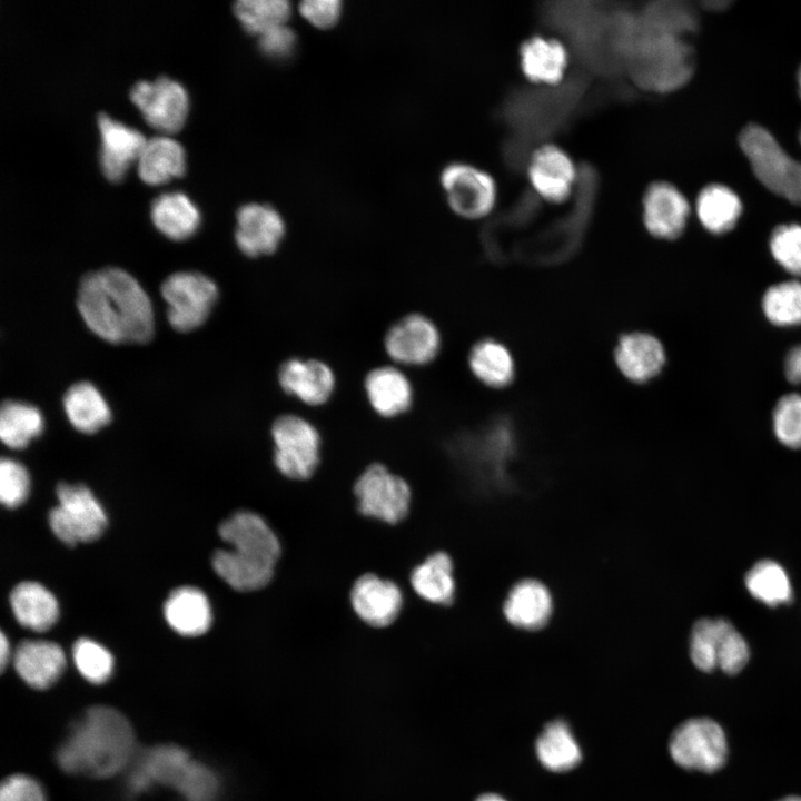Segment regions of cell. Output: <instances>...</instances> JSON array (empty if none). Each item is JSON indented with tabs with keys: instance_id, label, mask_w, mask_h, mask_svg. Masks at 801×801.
Returning a JSON list of instances; mask_svg holds the SVG:
<instances>
[{
	"instance_id": "6da1fadb",
	"label": "cell",
	"mask_w": 801,
	"mask_h": 801,
	"mask_svg": "<svg viewBox=\"0 0 801 801\" xmlns=\"http://www.w3.org/2000/svg\"><path fill=\"white\" fill-rule=\"evenodd\" d=\"M77 307L87 327L111 344H144L155 328L151 301L138 280L118 267L86 274Z\"/></svg>"
},
{
	"instance_id": "7a4b0ae2",
	"label": "cell",
	"mask_w": 801,
	"mask_h": 801,
	"mask_svg": "<svg viewBox=\"0 0 801 801\" xmlns=\"http://www.w3.org/2000/svg\"><path fill=\"white\" fill-rule=\"evenodd\" d=\"M135 748L134 730L125 715L98 705L72 725L58 749L57 761L70 774L109 778L131 762Z\"/></svg>"
},
{
	"instance_id": "3957f363",
	"label": "cell",
	"mask_w": 801,
	"mask_h": 801,
	"mask_svg": "<svg viewBox=\"0 0 801 801\" xmlns=\"http://www.w3.org/2000/svg\"><path fill=\"white\" fill-rule=\"evenodd\" d=\"M688 39L640 21L630 48L634 80L656 92L684 86L695 65L694 50Z\"/></svg>"
},
{
	"instance_id": "277c9868",
	"label": "cell",
	"mask_w": 801,
	"mask_h": 801,
	"mask_svg": "<svg viewBox=\"0 0 801 801\" xmlns=\"http://www.w3.org/2000/svg\"><path fill=\"white\" fill-rule=\"evenodd\" d=\"M801 142V129L799 132ZM740 147L756 178L772 192L801 205V159L781 148L775 138L759 125H749L740 134Z\"/></svg>"
},
{
	"instance_id": "5b68a950",
	"label": "cell",
	"mask_w": 801,
	"mask_h": 801,
	"mask_svg": "<svg viewBox=\"0 0 801 801\" xmlns=\"http://www.w3.org/2000/svg\"><path fill=\"white\" fill-rule=\"evenodd\" d=\"M274 464L285 477H312L320 463L322 435L317 426L297 413L277 415L270 425Z\"/></svg>"
},
{
	"instance_id": "8992f818",
	"label": "cell",
	"mask_w": 801,
	"mask_h": 801,
	"mask_svg": "<svg viewBox=\"0 0 801 801\" xmlns=\"http://www.w3.org/2000/svg\"><path fill=\"white\" fill-rule=\"evenodd\" d=\"M58 505L49 513L53 534L72 546L97 540L107 526V516L91 491L81 484L60 483Z\"/></svg>"
},
{
	"instance_id": "52a82bcc",
	"label": "cell",
	"mask_w": 801,
	"mask_h": 801,
	"mask_svg": "<svg viewBox=\"0 0 801 801\" xmlns=\"http://www.w3.org/2000/svg\"><path fill=\"white\" fill-rule=\"evenodd\" d=\"M167 319L177 330L187 333L201 326L219 297L216 283L198 271H177L161 284Z\"/></svg>"
},
{
	"instance_id": "ba28073f",
	"label": "cell",
	"mask_w": 801,
	"mask_h": 801,
	"mask_svg": "<svg viewBox=\"0 0 801 801\" xmlns=\"http://www.w3.org/2000/svg\"><path fill=\"white\" fill-rule=\"evenodd\" d=\"M443 346L441 330L427 315L407 313L394 320L383 336V349L399 367H423L433 363Z\"/></svg>"
},
{
	"instance_id": "9c48e42d",
	"label": "cell",
	"mask_w": 801,
	"mask_h": 801,
	"mask_svg": "<svg viewBox=\"0 0 801 801\" xmlns=\"http://www.w3.org/2000/svg\"><path fill=\"white\" fill-rule=\"evenodd\" d=\"M669 750L672 759L680 767L711 773L725 763L726 736L714 720L693 718L684 721L673 731Z\"/></svg>"
},
{
	"instance_id": "30bf717a",
	"label": "cell",
	"mask_w": 801,
	"mask_h": 801,
	"mask_svg": "<svg viewBox=\"0 0 801 801\" xmlns=\"http://www.w3.org/2000/svg\"><path fill=\"white\" fill-rule=\"evenodd\" d=\"M354 493L358 501V511L365 516L396 524L408 514V484L380 463L366 467L356 479Z\"/></svg>"
},
{
	"instance_id": "8fae6325",
	"label": "cell",
	"mask_w": 801,
	"mask_h": 801,
	"mask_svg": "<svg viewBox=\"0 0 801 801\" xmlns=\"http://www.w3.org/2000/svg\"><path fill=\"white\" fill-rule=\"evenodd\" d=\"M439 180L449 208L462 218H483L496 204L495 179L478 167L452 162L444 167Z\"/></svg>"
},
{
	"instance_id": "7c38bea8",
	"label": "cell",
	"mask_w": 801,
	"mask_h": 801,
	"mask_svg": "<svg viewBox=\"0 0 801 801\" xmlns=\"http://www.w3.org/2000/svg\"><path fill=\"white\" fill-rule=\"evenodd\" d=\"M129 97L145 121L165 134L178 131L188 113V95L184 86L165 76L134 85Z\"/></svg>"
},
{
	"instance_id": "4fadbf2b",
	"label": "cell",
	"mask_w": 801,
	"mask_h": 801,
	"mask_svg": "<svg viewBox=\"0 0 801 801\" xmlns=\"http://www.w3.org/2000/svg\"><path fill=\"white\" fill-rule=\"evenodd\" d=\"M276 380L284 394L309 407L326 405L337 388L334 368L316 357L285 358L277 367Z\"/></svg>"
},
{
	"instance_id": "5bb4252c",
	"label": "cell",
	"mask_w": 801,
	"mask_h": 801,
	"mask_svg": "<svg viewBox=\"0 0 801 801\" xmlns=\"http://www.w3.org/2000/svg\"><path fill=\"white\" fill-rule=\"evenodd\" d=\"M218 533L239 557L276 566L281 552L280 543L260 515L249 511L237 512L219 525Z\"/></svg>"
},
{
	"instance_id": "9a60e30c",
	"label": "cell",
	"mask_w": 801,
	"mask_h": 801,
	"mask_svg": "<svg viewBox=\"0 0 801 801\" xmlns=\"http://www.w3.org/2000/svg\"><path fill=\"white\" fill-rule=\"evenodd\" d=\"M286 231L284 217L271 205L249 202L236 212L235 243L246 257L260 258L275 254Z\"/></svg>"
},
{
	"instance_id": "2e32d148",
	"label": "cell",
	"mask_w": 801,
	"mask_h": 801,
	"mask_svg": "<svg viewBox=\"0 0 801 801\" xmlns=\"http://www.w3.org/2000/svg\"><path fill=\"white\" fill-rule=\"evenodd\" d=\"M365 398L380 418L407 414L415 402V388L403 367L393 363L370 368L363 380Z\"/></svg>"
},
{
	"instance_id": "e0dca14e",
	"label": "cell",
	"mask_w": 801,
	"mask_h": 801,
	"mask_svg": "<svg viewBox=\"0 0 801 801\" xmlns=\"http://www.w3.org/2000/svg\"><path fill=\"white\" fill-rule=\"evenodd\" d=\"M528 180L544 200L565 202L576 180V167L570 155L552 144L537 147L527 164Z\"/></svg>"
},
{
	"instance_id": "ac0fdd59",
	"label": "cell",
	"mask_w": 801,
	"mask_h": 801,
	"mask_svg": "<svg viewBox=\"0 0 801 801\" xmlns=\"http://www.w3.org/2000/svg\"><path fill=\"white\" fill-rule=\"evenodd\" d=\"M646 230L656 238L675 239L684 230L690 206L683 194L666 181L652 182L642 199Z\"/></svg>"
},
{
	"instance_id": "d6986e66",
	"label": "cell",
	"mask_w": 801,
	"mask_h": 801,
	"mask_svg": "<svg viewBox=\"0 0 801 801\" xmlns=\"http://www.w3.org/2000/svg\"><path fill=\"white\" fill-rule=\"evenodd\" d=\"M100 132L99 164L103 176L120 181L132 161L138 160L147 141L144 135L107 113L97 117Z\"/></svg>"
},
{
	"instance_id": "ffe728a7",
	"label": "cell",
	"mask_w": 801,
	"mask_h": 801,
	"mask_svg": "<svg viewBox=\"0 0 801 801\" xmlns=\"http://www.w3.org/2000/svg\"><path fill=\"white\" fill-rule=\"evenodd\" d=\"M350 604L363 622L373 627H385L397 619L403 595L394 582L375 574H364L352 587Z\"/></svg>"
},
{
	"instance_id": "44dd1931",
	"label": "cell",
	"mask_w": 801,
	"mask_h": 801,
	"mask_svg": "<svg viewBox=\"0 0 801 801\" xmlns=\"http://www.w3.org/2000/svg\"><path fill=\"white\" fill-rule=\"evenodd\" d=\"M191 759L175 745H160L145 751L132 768L128 785L132 793L147 791L154 784L177 788Z\"/></svg>"
},
{
	"instance_id": "7402d4cb",
	"label": "cell",
	"mask_w": 801,
	"mask_h": 801,
	"mask_svg": "<svg viewBox=\"0 0 801 801\" xmlns=\"http://www.w3.org/2000/svg\"><path fill=\"white\" fill-rule=\"evenodd\" d=\"M12 659L19 676L37 690L53 685L66 668L63 650L57 643L47 640L22 641Z\"/></svg>"
},
{
	"instance_id": "603a6c76",
	"label": "cell",
	"mask_w": 801,
	"mask_h": 801,
	"mask_svg": "<svg viewBox=\"0 0 801 801\" xmlns=\"http://www.w3.org/2000/svg\"><path fill=\"white\" fill-rule=\"evenodd\" d=\"M620 372L631 382L643 384L657 376L665 364L661 342L647 333L634 332L623 335L614 349Z\"/></svg>"
},
{
	"instance_id": "cb8c5ba5",
	"label": "cell",
	"mask_w": 801,
	"mask_h": 801,
	"mask_svg": "<svg viewBox=\"0 0 801 801\" xmlns=\"http://www.w3.org/2000/svg\"><path fill=\"white\" fill-rule=\"evenodd\" d=\"M524 77L537 85L554 86L562 81L568 66V52L557 39L532 36L518 50Z\"/></svg>"
},
{
	"instance_id": "d4e9b609",
	"label": "cell",
	"mask_w": 801,
	"mask_h": 801,
	"mask_svg": "<svg viewBox=\"0 0 801 801\" xmlns=\"http://www.w3.org/2000/svg\"><path fill=\"white\" fill-rule=\"evenodd\" d=\"M169 626L185 636H198L208 631L212 615L206 594L194 586L174 590L164 605Z\"/></svg>"
},
{
	"instance_id": "484cf974",
	"label": "cell",
	"mask_w": 801,
	"mask_h": 801,
	"mask_svg": "<svg viewBox=\"0 0 801 801\" xmlns=\"http://www.w3.org/2000/svg\"><path fill=\"white\" fill-rule=\"evenodd\" d=\"M150 217L155 227L167 238L185 240L200 225V212L190 198L180 191L160 194L152 200Z\"/></svg>"
},
{
	"instance_id": "4316f807",
	"label": "cell",
	"mask_w": 801,
	"mask_h": 801,
	"mask_svg": "<svg viewBox=\"0 0 801 801\" xmlns=\"http://www.w3.org/2000/svg\"><path fill=\"white\" fill-rule=\"evenodd\" d=\"M551 613V594L535 580H523L514 585L504 604V614L508 622L525 630L542 627Z\"/></svg>"
},
{
	"instance_id": "83f0119b",
	"label": "cell",
	"mask_w": 801,
	"mask_h": 801,
	"mask_svg": "<svg viewBox=\"0 0 801 801\" xmlns=\"http://www.w3.org/2000/svg\"><path fill=\"white\" fill-rule=\"evenodd\" d=\"M10 604L16 620L32 631L49 630L59 616L55 595L37 582L26 581L16 585L10 594Z\"/></svg>"
},
{
	"instance_id": "f1b7e54d",
	"label": "cell",
	"mask_w": 801,
	"mask_h": 801,
	"mask_svg": "<svg viewBox=\"0 0 801 801\" xmlns=\"http://www.w3.org/2000/svg\"><path fill=\"white\" fill-rule=\"evenodd\" d=\"M186 154L182 146L166 136L148 139L137 160L139 178L148 185H160L184 175Z\"/></svg>"
},
{
	"instance_id": "f546056e",
	"label": "cell",
	"mask_w": 801,
	"mask_h": 801,
	"mask_svg": "<svg viewBox=\"0 0 801 801\" xmlns=\"http://www.w3.org/2000/svg\"><path fill=\"white\" fill-rule=\"evenodd\" d=\"M62 403L68 421L81 433H96L111 419L108 403L90 382L72 384L66 390Z\"/></svg>"
},
{
	"instance_id": "4dcf8cb0",
	"label": "cell",
	"mask_w": 801,
	"mask_h": 801,
	"mask_svg": "<svg viewBox=\"0 0 801 801\" xmlns=\"http://www.w3.org/2000/svg\"><path fill=\"white\" fill-rule=\"evenodd\" d=\"M467 364L472 374L492 388H504L515 378L513 355L505 345L493 338L475 343L468 353Z\"/></svg>"
},
{
	"instance_id": "1f68e13d",
	"label": "cell",
	"mask_w": 801,
	"mask_h": 801,
	"mask_svg": "<svg viewBox=\"0 0 801 801\" xmlns=\"http://www.w3.org/2000/svg\"><path fill=\"white\" fill-rule=\"evenodd\" d=\"M411 584L422 599L434 604H451L455 594L451 557L444 552L429 555L412 571Z\"/></svg>"
},
{
	"instance_id": "d6a6232c",
	"label": "cell",
	"mask_w": 801,
	"mask_h": 801,
	"mask_svg": "<svg viewBox=\"0 0 801 801\" xmlns=\"http://www.w3.org/2000/svg\"><path fill=\"white\" fill-rule=\"evenodd\" d=\"M742 204L738 195L723 185L712 184L703 188L696 200L701 224L713 234L730 231L738 222Z\"/></svg>"
},
{
	"instance_id": "836d02e7",
	"label": "cell",
	"mask_w": 801,
	"mask_h": 801,
	"mask_svg": "<svg viewBox=\"0 0 801 801\" xmlns=\"http://www.w3.org/2000/svg\"><path fill=\"white\" fill-rule=\"evenodd\" d=\"M43 416L33 405L6 400L0 409V438L10 448L20 449L40 436Z\"/></svg>"
},
{
	"instance_id": "e575fe53",
	"label": "cell",
	"mask_w": 801,
	"mask_h": 801,
	"mask_svg": "<svg viewBox=\"0 0 801 801\" xmlns=\"http://www.w3.org/2000/svg\"><path fill=\"white\" fill-rule=\"evenodd\" d=\"M536 753L542 764L555 772L571 770L582 758L578 744L562 720L545 726L536 741Z\"/></svg>"
},
{
	"instance_id": "d590c367",
	"label": "cell",
	"mask_w": 801,
	"mask_h": 801,
	"mask_svg": "<svg viewBox=\"0 0 801 801\" xmlns=\"http://www.w3.org/2000/svg\"><path fill=\"white\" fill-rule=\"evenodd\" d=\"M745 586L760 602L777 606L792 600V587L784 568L774 561L755 563L745 575Z\"/></svg>"
},
{
	"instance_id": "8d00e7d4",
	"label": "cell",
	"mask_w": 801,
	"mask_h": 801,
	"mask_svg": "<svg viewBox=\"0 0 801 801\" xmlns=\"http://www.w3.org/2000/svg\"><path fill=\"white\" fill-rule=\"evenodd\" d=\"M732 623L725 619L703 617L696 621L690 636V656L703 672L718 669L724 636Z\"/></svg>"
},
{
	"instance_id": "74e56055",
	"label": "cell",
	"mask_w": 801,
	"mask_h": 801,
	"mask_svg": "<svg viewBox=\"0 0 801 801\" xmlns=\"http://www.w3.org/2000/svg\"><path fill=\"white\" fill-rule=\"evenodd\" d=\"M212 567L221 580L240 592L256 591L266 586L275 572V568L245 562L230 550L216 551L212 556Z\"/></svg>"
},
{
	"instance_id": "f35d334b",
	"label": "cell",
	"mask_w": 801,
	"mask_h": 801,
	"mask_svg": "<svg viewBox=\"0 0 801 801\" xmlns=\"http://www.w3.org/2000/svg\"><path fill=\"white\" fill-rule=\"evenodd\" d=\"M234 13L243 29L253 36L286 24L291 14V4L286 0H239Z\"/></svg>"
},
{
	"instance_id": "ab89813d",
	"label": "cell",
	"mask_w": 801,
	"mask_h": 801,
	"mask_svg": "<svg viewBox=\"0 0 801 801\" xmlns=\"http://www.w3.org/2000/svg\"><path fill=\"white\" fill-rule=\"evenodd\" d=\"M767 318L777 326L801 324V283L789 280L770 287L762 300Z\"/></svg>"
},
{
	"instance_id": "60d3db41",
	"label": "cell",
	"mask_w": 801,
	"mask_h": 801,
	"mask_svg": "<svg viewBox=\"0 0 801 801\" xmlns=\"http://www.w3.org/2000/svg\"><path fill=\"white\" fill-rule=\"evenodd\" d=\"M645 23L685 38L693 36L698 28V14L689 3L663 1L651 4L642 19Z\"/></svg>"
},
{
	"instance_id": "b9f144b4",
	"label": "cell",
	"mask_w": 801,
	"mask_h": 801,
	"mask_svg": "<svg viewBox=\"0 0 801 801\" xmlns=\"http://www.w3.org/2000/svg\"><path fill=\"white\" fill-rule=\"evenodd\" d=\"M73 662L79 673L90 683L102 684L113 671L111 653L90 639H79L72 647Z\"/></svg>"
},
{
	"instance_id": "7bdbcfd3",
	"label": "cell",
	"mask_w": 801,
	"mask_h": 801,
	"mask_svg": "<svg viewBox=\"0 0 801 801\" xmlns=\"http://www.w3.org/2000/svg\"><path fill=\"white\" fill-rule=\"evenodd\" d=\"M773 428L783 445L801 448V395L789 394L779 399L773 411Z\"/></svg>"
},
{
	"instance_id": "ee69618b",
	"label": "cell",
	"mask_w": 801,
	"mask_h": 801,
	"mask_svg": "<svg viewBox=\"0 0 801 801\" xmlns=\"http://www.w3.org/2000/svg\"><path fill=\"white\" fill-rule=\"evenodd\" d=\"M774 259L791 275L801 277V226H778L770 237Z\"/></svg>"
},
{
	"instance_id": "f6af8a7d",
	"label": "cell",
	"mask_w": 801,
	"mask_h": 801,
	"mask_svg": "<svg viewBox=\"0 0 801 801\" xmlns=\"http://www.w3.org/2000/svg\"><path fill=\"white\" fill-rule=\"evenodd\" d=\"M176 790L186 801H216L219 781L209 768L191 760Z\"/></svg>"
},
{
	"instance_id": "bcb514c9",
	"label": "cell",
	"mask_w": 801,
	"mask_h": 801,
	"mask_svg": "<svg viewBox=\"0 0 801 801\" xmlns=\"http://www.w3.org/2000/svg\"><path fill=\"white\" fill-rule=\"evenodd\" d=\"M30 478L26 467L11 458L0 462V500L6 507L21 505L29 493Z\"/></svg>"
},
{
	"instance_id": "7dc6e473",
	"label": "cell",
	"mask_w": 801,
	"mask_h": 801,
	"mask_svg": "<svg viewBox=\"0 0 801 801\" xmlns=\"http://www.w3.org/2000/svg\"><path fill=\"white\" fill-rule=\"evenodd\" d=\"M297 47V36L287 24L274 28L258 37V49L276 61L289 59Z\"/></svg>"
},
{
	"instance_id": "c3c4849f",
	"label": "cell",
	"mask_w": 801,
	"mask_h": 801,
	"mask_svg": "<svg viewBox=\"0 0 801 801\" xmlns=\"http://www.w3.org/2000/svg\"><path fill=\"white\" fill-rule=\"evenodd\" d=\"M301 17L318 29H329L338 22L343 3L339 0H306L298 7Z\"/></svg>"
},
{
	"instance_id": "681fc988",
	"label": "cell",
	"mask_w": 801,
	"mask_h": 801,
	"mask_svg": "<svg viewBox=\"0 0 801 801\" xmlns=\"http://www.w3.org/2000/svg\"><path fill=\"white\" fill-rule=\"evenodd\" d=\"M0 801H47L42 787L26 774H13L2 781Z\"/></svg>"
},
{
	"instance_id": "f907efd6",
	"label": "cell",
	"mask_w": 801,
	"mask_h": 801,
	"mask_svg": "<svg viewBox=\"0 0 801 801\" xmlns=\"http://www.w3.org/2000/svg\"><path fill=\"white\" fill-rule=\"evenodd\" d=\"M784 374L790 383H801V345L791 348L787 354Z\"/></svg>"
},
{
	"instance_id": "816d5d0a",
	"label": "cell",
	"mask_w": 801,
	"mask_h": 801,
	"mask_svg": "<svg viewBox=\"0 0 801 801\" xmlns=\"http://www.w3.org/2000/svg\"><path fill=\"white\" fill-rule=\"evenodd\" d=\"M10 660V645L3 632L0 637V668L3 671Z\"/></svg>"
},
{
	"instance_id": "f5cc1de1",
	"label": "cell",
	"mask_w": 801,
	"mask_h": 801,
	"mask_svg": "<svg viewBox=\"0 0 801 801\" xmlns=\"http://www.w3.org/2000/svg\"><path fill=\"white\" fill-rule=\"evenodd\" d=\"M702 6L704 7V9L710 10V11H721V10L725 9L728 6H730V2L726 0H721V1L713 0V1H704V2H702Z\"/></svg>"
},
{
	"instance_id": "db71d44e",
	"label": "cell",
	"mask_w": 801,
	"mask_h": 801,
	"mask_svg": "<svg viewBox=\"0 0 801 801\" xmlns=\"http://www.w3.org/2000/svg\"><path fill=\"white\" fill-rule=\"evenodd\" d=\"M476 801H506L497 794L487 793L481 795Z\"/></svg>"
},
{
	"instance_id": "11a10c76",
	"label": "cell",
	"mask_w": 801,
	"mask_h": 801,
	"mask_svg": "<svg viewBox=\"0 0 801 801\" xmlns=\"http://www.w3.org/2000/svg\"><path fill=\"white\" fill-rule=\"evenodd\" d=\"M778 801H801V797L789 795V797L782 798V799H780V800H778Z\"/></svg>"
},
{
	"instance_id": "9f6ffc18",
	"label": "cell",
	"mask_w": 801,
	"mask_h": 801,
	"mask_svg": "<svg viewBox=\"0 0 801 801\" xmlns=\"http://www.w3.org/2000/svg\"><path fill=\"white\" fill-rule=\"evenodd\" d=\"M798 85H799V92H800V97H801V66L798 71Z\"/></svg>"
}]
</instances>
